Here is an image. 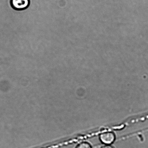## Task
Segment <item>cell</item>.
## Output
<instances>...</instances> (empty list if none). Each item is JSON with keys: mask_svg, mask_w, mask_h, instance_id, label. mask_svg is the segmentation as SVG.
<instances>
[{"mask_svg": "<svg viewBox=\"0 0 148 148\" xmlns=\"http://www.w3.org/2000/svg\"><path fill=\"white\" fill-rule=\"evenodd\" d=\"M101 148H114V147L112 146L111 145H105L103 146Z\"/></svg>", "mask_w": 148, "mask_h": 148, "instance_id": "cell-4", "label": "cell"}, {"mask_svg": "<svg viewBox=\"0 0 148 148\" xmlns=\"http://www.w3.org/2000/svg\"><path fill=\"white\" fill-rule=\"evenodd\" d=\"M11 7L16 10H23L29 6L30 0H11Z\"/></svg>", "mask_w": 148, "mask_h": 148, "instance_id": "cell-2", "label": "cell"}, {"mask_svg": "<svg viewBox=\"0 0 148 148\" xmlns=\"http://www.w3.org/2000/svg\"><path fill=\"white\" fill-rule=\"evenodd\" d=\"M116 136L112 132H107L100 134L99 139L103 144L111 145L116 140Z\"/></svg>", "mask_w": 148, "mask_h": 148, "instance_id": "cell-1", "label": "cell"}, {"mask_svg": "<svg viewBox=\"0 0 148 148\" xmlns=\"http://www.w3.org/2000/svg\"><path fill=\"white\" fill-rule=\"evenodd\" d=\"M75 148H92V147L90 143L84 142L78 144Z\"/></svg>", "mask_w": 148, "mask_h": 148, "instance_id": "cell-3", "label": "cell"}]
</instances>
